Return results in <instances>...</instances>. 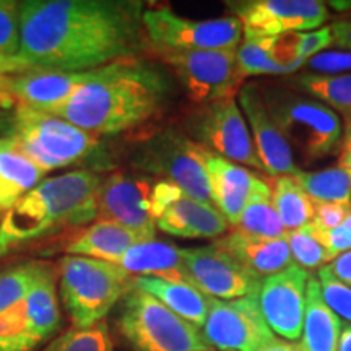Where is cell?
<instances>
[{"label":"cell","instance_id":"cell-6","mask_svg":"<svg viewBox=\"0 0 351 351\" xmlns=\"http://www.w3.org/2000/svg\"><path fill=\"white\" fill-rule=\"evenodd\" d=\"M132 280L112 262L82 256H64L57 262L59 298L75 328L103 322L130 291Z\"/></svg>","mask_w":351,"mask_h":351},{"label":"cell","instance_id":"cell-37","mask_svg":"<svg viewBox=\"0 0 351 351\" xmlns=\"http://www.w3.org/2000/svg\"><path fill=\"white\" fill-rule=\"evenodd\" d=\"M20 46V2L0 0V57H13Z\"/></svg>","mask_w":351,"mask_h":351},{"label":"cell","instance_id":"cell-45","mask_svg":"<svg viewBox=\"0 0 351 351\" xmlns=\"http://www.w3.org/2000/svg\"><path fill=\"white\" fill-rule=\"evenodd\" d=\"M16 99L12 91V78L10 75L0 73V111H12L16 108Z\"/></svg>","mask_w":351,"mask_h":351},{"label":"cell","instance_id":"cell-31","mask_svg":"<svg viewBox=\"0 0 351 351\" xmlns=\"http://www.w3.org/2000/svg\"><path fill=\"white\" fill-rule=\"evenodd\" d=\"M293 178L314 204H351V176L340 166L320 171L298 168Z\"/></svg>","mask_w":351,"mask_h":351},{"label":"cell","instance_id":"cell-7","mask_svg":"<svg viewBox=\"0 0 351 351\" xmlns=\"http://www.w3.org/2000/svg\"><path fill=\"white\" fill-rule=\"evenodd\" d=\"M205 152L182 129L169 125L132 145L129 163L134 171L174 184L191 199L212 204Z\"/></svg>","mask_w":351,"mask_h":351},{"label":"cell","instance_id":"cell-24","mask_svg":"<svg viewBox=\"0 0 351 351\" xmlns=\"http://www.w3.org/2000/svg\"><path fill=\"white\" fill-rule=\"evenodd\" d=\"M241 75H289L304 69L306 60L293 56L289 33L271 38H244L236 49Z\"/></svg>","mask_w":351,"mask_h":351},{"label":"cell","instance_id":"cell-22","mask_svg":"<svg viewBox=\"0 0 351 351\" xmlns=\"http://www.w3.org/2000/svg\"><path fill=\"white\" fill-rule=\"evenodd\" d=\"M213 244L261 278L278 274L295 263L287 238H261L231 230L228 234L215 239Z\"/></svg>","mask_w":351,"mask_h":351},{"label":"cell","instance_id":"cell-20","mask_svg":"<svg viewBox=\"0 0 351 351\" xmlns=\"http://www.w3.org/2000/svg\"><path fill=\"white\" fill-rule=\"evenodd\" d=\"M156 228L174 238L218 239L230 230V223L213 204L182 194L158 217Z\"/></svg>","mask_w":351,"mask_h":351},{"label":"cell","instance_id":"cell-29","mask_svg":"<svg viewBox=\"0 0 351 351\" xmlns=\"http://www.w3.org/2000/svg\"><path fill=\"white\" fill-rule=\"evenodd\" d=\"M285 86L327 104L333 111L351 117V72L340 75H319V73H298L285 82Z\"/></svg>","mask_w":351,"mask_h":351},{"label":"cell","instance_id":"cell-30","mask_svg":"<svg viewBox=\"0 0 351 351\" xmlns=\"http://www.w3.org/2000/svg\"><path fill=\"white\" fill-rule=\"evenodd\" d=\"M271 200L282 218L287 231H295L311 225L314 219L315 204L309 195L302 191L293 176L271 178Z\"/></svg>","mask_w":351,"mask_h":351},{"label":"cell","instance_id":"cell-36","mask_svg":"<svg viewBox=\"0 0 351 351\" xmlns=\"http://www.w3.org/2000/svg\"><path fill=\"white\" fill-rule=\"evenodd\" d=\"M317 280L320 283V293L324 301L339 317L345 319V322L351 324V288L340 282L330 265L322 267L317 271Z\"/></svg>","mask_w":351,"mask_h":351},{"label":"cell","instance_id":"cell-25","mask_svg":"<svg viewBox=\"0 0 351 351\" xmlns=\"http://www.w3.org/2000/svg\"><path fill=\"white\" fill-rule=\"evenodd\" d=\"M117 265L132 276H156L194 287L182 261L181 249L171 243L148 239L127 251Z\"/></svg>","mask_w":351,"mask_h":351},{"label":"cell","instance_id":"cell-35","mask_svg":"<svg viewBox=\"0 0 351 351\" xmlns=\"http://www.w3.org/2000/svg\"><path fill=\"white\" fill-rule=\"evenodd\" d=\"M287 241L291 251L293 262L300 265L304 270L322 269L328 265V262H333V257L327 247L315 236L311 232L309 225L300 230L289 231L287 234Z\"/></svg>","mask_w":351,"mask_h":351},{"label":"cell","instance_id":"cell-21","mask_svg":"<svg viewBox=\"0 0 351 351\" xmlns=\"http://www.w3.org/2000/svg\"><path fill=\"white\" fill-rule=\"evenodd\" d=\"M93 72V70H91ZM91 72H25L10 75L16 103L52 114L88 80Z\"/></svg>","mask_w":351,"mask_h":351},{"label":"cell","instance_id":"cell-16","mask_svg":"<svg viewBox=\"0 0 351 351\" xmlns=\"http://www.w3.org/2000/svg\"><path fill=\"white\" fill-rule=\"evenodd\" d=\"M181 254L192 283L204 295L231 301L258 295L261 291L263 278L213 243L181 249Z\"/></svg>","mask_w":351,"mask_h":351},{"label":"cell","instance_id":"cell-10","mask_svg":"<svg viewBox=\"0 0 351 351\" xmlns=\"http://www.w3.org/2000/svg\"><path fill=\"white\" fill-rule=\"evenodd\" d=\"M57 267L47 263L23 300L0 313V351H34L62 330Z\"/></svg>","mask_w":351,"mask_h":351},{"label":"cell","instance_id":"cell-1","mask_svg":"<svg viewBox=\"0 0 351 351\" xmlns=\"http://www.w3.org/2000/svg\"><path fill=\"white\" fill-rule=\"evenodd\" d=\"M145 8L140 0L20 2V46L0 57V73H82L147 56Z\"/></svg>","mask_w":351,"mask_h":351},{"label":"cell","instance_id":"cell-19","mask_svg":"<svg viewBox=\"0 0 351 351\" xmlns=\"http://www.w3.org/2000/svg\"><path fill=\"white\" fill-rule=\"evenodd\" d=\"M212 204L226 218L231 228L238 225L241 213L249 199L257 192L270 191L269 182L244 166L205 152Z\"/></svg>","mask_w":351,"mask_h":351},{"label":"cell","instance_id":"cell-11","mask_svg":"<svg viewBox=\"0 0 351 351\" xmlns=\"http://www.w3.org/2000/svg\"><path fill=\"white\" fill-rule=\"evenodd\" d=\"M143 28L148 46L168 49L230 51L243 41V25L234 16L191 20L171 7H147Z\"/></svg>","mask_w":351,"mask_h":351},{"label":"cell","instance_id":"cell-13","mask_svg":"<svg viewBox=\"0 0 351 351\" xmlns=\"http://www.w3.org/2000/svg\"><path fill=\"white\" fill-rule=\"evenodd\" d=\"M158 179L134 169H116L104 174L98 189V218L156 236L155 194Z\"/></svg>","mask_w":351,"mask_h":351},{"label":"cell","instance_id":"cell-27","mask_svg":"<svg viewBox=\"0 0 351 351\" xmlns=\"http://www.w3.org/2000/svg\"><path fill=\"white\" fill-rule=\"evenodd\" d=\"M341 333V319L326 304L317 276L307 283L306 314L301 345L306 351H337Z\"/></svg>","mask_w":351,"mask_h":351},{"label":"cell","instance_id":"cell-33","mask_svg":"<svg viewBox=\"0 0 351 351\" xmlns=\"http://www.w3.org/2000/svg\"><path fill=\"white\" fill-rule=\"evenodd\" d=\"M47 263L49 262L23 258L0 267V313L32 291Z\"/></svg>","mask_w":351,"mask_h":351},{"label":"cell","instance_id":"cell-44","mask_svg":"<svg viewBox=\"0 0 351 351\" xmlns=\"http://www.w3.org/2000/svg\"><path fill=\"white\" fill-rule=\"evenodd\" d=\"M339 166L343 168L351 176V117L346 119L343 138H341Z\"/></svg>","mask_w":351,"mask_h":351},{"label":"cell","instance_id":"cell-49","mask_svg":"<svg viewBox=\"0 0 351 351\" xmlns=\"http://www.w3.org/2000/svg\"><path fill=\"white\" fill-rule=\"evenodd\" d=\"M202 351H215L213 348H208V350H202Z\"/></svg>","mask_w":351,"mask_h":351},{"label":"cell","instance_id":"cell-15","mask_svg":"<svg viewBox=\"0 0 351 351\" xmlns=\"http://www.w3.org/2000/svg\"><path fill=\"white\" fill-rule=\"evenodd\" d=\"M202 328L210 346L221 351H257L275 337L262 315L258 295L231 301L212 298Z\"/></svg>","mask_w":351,"mask_h":351},{"label":"cell","instance_id":"cell-41","mask_svg":"<svg viewBox=\"0 0 351 351\" xmlns=\"http://www.w3.org/2000/svg\"><path fill=\"white\" fill-rule=\"evenodd\" d=\"M351 204H315L313 225L320 230H335L348 218Z\"/></svg>","mask_w":351,"mask_h":351},{"label":"cell","instance_id":"cell-40","mask_svg":"<svg viewBox=\"0 0 351 351\" xmlns=\"http://www.w3.org/2000/svg\"><path fill=\"white\" fill-rule=\"evenodd\" d=\"M309 230L320 243L326 245L327 251L333 257V261L340 254L351 251V212L348 218L339 228H335V230H320V228L314 226L313 223L309 225Z\"/></svg>","mask_w":351,"mask_h":351},{"label":"cell","instance_id":"cell-38","mask_svg":"<svg viewBox=\"0 0 351 351\" xmlns=\"http://www.w3.org/2000/svg\"><path fill=\"white\" fill-rule=\"evenodd\" d=\"M289 41H291L293 56L307 62L311 57L332 46L333 34L330 25H328L320 29H313L309 33H289Z\"/></svg>","mask_w":351,"mask_h":351},{"label":"cell","instance_id":"cell-14","mask_svg":"<svg viewBox=\"0 0 351 351\" xmlns=\"http://www.w3.org/2000/svg\"><path fill=\"white\" fill-rule=\"evenodd\" d=\"M226 7L243 25V38L313 32L330 19L328 3L320 0H236Z\"/></svg>","mask_w":351,"mask_h":351},{"label":"cell","instance_id":"cell-23","mask_svg":"<svg viewBox=\"0 0 351 351\" xmlns=\"http://www.w3.org/2000/svg\"><path fill=\"white\" fill-rule=\"evenodd\" d=\"M148 239L155 238H148L142 232L132 231L108 219H95L70 236L62 251L67 256H82L117 263L130 247Z\"/></svg>","mask_w":351,"mask_h":351},{"label":"cell","instance_id":"cell-17","mask_svg":"<svg viewBox=\"0 0 351 351\" xmlns=\"http://www.w3.org/2000/svg\"><path fill=\"white\" fill-rule=\"evenodd\" d=\"M309 278V271L291 263L288 269L262 280L258 304L267 326L280 339L289 341L301 339Z\"/></svg>","mask_w":351,"mask_h":351},{"label":"cell","instance_id":"cell-39","mask_svg":"<svg viewBox=\"0 0 351 351\" xmlns=\"http://www.w3.org/2000/svg\"><path fill=\"white\" fill-rule=\"evenodd\" d=\"M307 73L319 75H340L351 70V51H322L311 57L304 65Z\"/></svg>","mask_w":351,"mask_h":351},{"label":"cell","instance_id":"cell-4","mask_svg":"<svg viewBox=\"0 0 351 351\" xmlns=\"http://www.w3.org/2000/svg\"><path fill=\"white\" fill-rule=\"evenodd\" d=\"M0 134L44 173L77 168L108 174L116 156L103 138L52 114L16 104L0 111Z\"/></svg>","mask_w":351,"mask_h":351},{"label":"cell","instance_id":"cell-28","mask_svg":"<svg viewBox=\"0 0 351 351\" xmlns=\"http://www.w3.org/2000/svg\"><path fill=\"white\" fill-rule=\"evenodd\" d=\"M44 174L10 140L0 138V210L7 212L43 181Z\"/></svg>","mask_w":351,"mask_h":351},{"label":"cell","instance_id":"cell-42","mask_svg":"<svg viewBox=\"0 0 351 351\" xmlns=\"http://www.w3.org/2000/svg\"><path fill=\"white\" fill-rule=\"evenodd\" d=\"M333 34V44L341 47V49L351 51V16L335 20L330 25Z\"/></svg>","mask_w":351,"mask_h":351},{"label":"cell","instance_id":"cell-32","mask_svg":"<svg viewBox=\"0 0 351 351\" xmlns=\"http://www.w3.org/2000/svg\"><path fill=\"white\" fill-rule=\"evenodd\" d=\"M231 230L245 232V234L261 236V238H287L288 231L283 226L282 218L276 212L271 200V189L254 194L241 213L238 225Z\"/></svg>","mask_w":351,"mask_h":351},{"label":"cell","instance_id":"cell-43","mask_svg":"<svg viewBox=\"0 0 351 351\" xmlns=\"http://www.w3.org/2000/svg\"><path fill=\"white\" fill-rule=\"evenodd\" d=\"M330 270L340 282H343L346 287L351 288V251L340 254V256L330 263Z\"/></svg>","mask_w":351,"mask_h":351},{"label":"cell","instance_id":"cell-18","mask_svg":"<svg viewBox=\"0 0 351 351\" xmlns=\"http://www.w3.org/2000/svg\"><path fill=\"white\" fill-rule=\"evenodd\" d=\"M238 104L247 122L263 171L270 178L295 174L298 171L295 155L267 111L258 83H245L241 86Z\"/></svg>","mask_w":351,"mask_h":351},{"label":"cell","instance_id":"cell-9","mask_svg":"<svg viewBox=\"0 0 351 351\" xmlns=\"http://www.w3.org/2000/svg\"><path fill=\"white\" fill-rule=\"evenodd\" d=\"M147 56L171 70V75L179 82L187 98L199 106L234 98L244 85L236 49L200 51L148 46Z\"/></svg>","mask_w":351,"mask_h":351},{"label":"cell","instance_id":"cell-8","mask_svg":"<svg viewBox=\"0 0 351 351\" xmlns=\"http://www.w3.org/2000/svg\"><path fill=\"white\" fill-rule=\"evenodd\" d=\"M116 326L134 351H202L213 348L202 328L187 322L142 289L134 288L119 302Z\"/></svg>","mask_w":351,"mask_h":351},{"label":"cell","instance_id":"cell-34","mask_svg":"<svg viewBox=\"0 0 351 351\" xmlns=\"http://www.w3.org/2000/svg\"><path fill=\"white\" fill-rule=\"evenodd\" d=\"M41 351H114L106 320L88 328H69L52 339Z\"/></svg>","mask_w":351,"mask_h":351},{"label":"cell","instance_id":"cell-2","mask_svg":"<svg viewBox=\"0 0 351 351\" xmlns=\"http://www.w3.org/2000/svg\"><path fill=\"white\" fill-rule=\"evenodd\" d=\"M174 77L152 57L117 60L90 73L52 116L103 137L138 129L168 111Z\"/></svg>","mask_w":351,"mask_h":351},{"label":"cell","instance_id":"cell-5","mask_svg":"<svg viewBox=\"0 0 351 351\" xmlns=\"http://www.w3.org/2000/svg\"><path fill=\"white\" fill-rule=\"evenodd\" d=\"M267 111L302 165L340 152L343 125L327 104L285 85H258Z\"/></svg>","mask_w":351,"mask_h":351},{"label":"cell","instance_id":"cell-47","mask_svg":"<svg viewBox=\"0 0 351 351\" xmlns=\"http://www.w3.org/2000/svg\"><path fill=\"white\" fill-rule=\"evenodd\" d=\"M337 351H351V324L343 322V320H341V333Z\"/></svg>","mask_w":351,"mask_h":351},{"label":"cell","instance_id":"cell-48","mask_svg":"<svg viewBox=\"0 0 351 351\" xmlns=\"http://www.w3.org/2000/svg\"><path fill=\"white\" fill-rule=\"evenodd\" d=\"M3 213H5V212H3V210H0V219H2V217H3Z\"/></svg>","mask_w":351,"mask_h":351},{"label":"cell","instance_id":"cell-3","mask_svg":"<svg viewBox=\"0 0 351 351\" xmlns=\"http://www.w3.org/2000/svg\"><path fill=\"white\" fill-rule=\"evenodd\" d=\"M104 174L86 169L43 179L0 219V261L38 244L75 234L98 218V189Z\"/></svg>","mask_w":351,"mask_h":351},{"label":"cell","instance_id":"cell-46","mask_svg":"<svg viewBox=\"0 0 351 351\" xmlns=\"http://www.w3.org/2000/svg\"><path fill=\"white\" fill-rule=\"evenodd\" d=\"M257 351H306L304 346L301 343H296V341L283 340L280 337H274L269 343H265L261 350Z\"/></svg>","mask_w":351,"mask_h":351},{"label":"cell","instance_id":"cell-26","mask_svg":"<svg viewBox=\"0 0 351 351\" xmlns=\"http://www.w3.org/2000/svg\"><path fill=\"white\" fill-rule=\"evenodd\" d=\"M132 287L156 298L174 314L194 324L195 327H204L212 298L204 295L192 285L169 282V280L156 278V276H134Z\"/></svg>","mask_w":351,"mask_h":351},{"label":"cell","instance_id":"cell-12","mask_svg":"<svg viewBox=\"0 0 351 351\" xmlns=\"http://www.w3.org/2000/svg\"><path fill=\"white\" fill-rule=\"evenodd\" d=\"M184 132L213 155L244 168L263 171L247 122L234 98H226L195 109L184 121Z\"/></svg>","mask_w":351,"mask_h":351}]
</instances>
